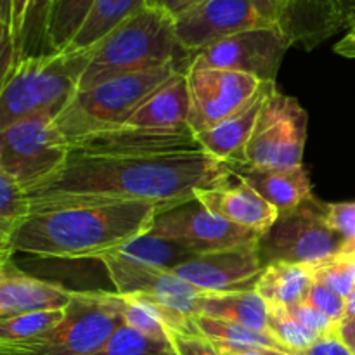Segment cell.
Listing matches in <instances>:
<instances>
[{
    "label": "cell",
    "mask_w": 355,
    "mask_h": 355,
    "mask_svg": "<svg viewBox=\"0 0 355 355\" xmlns=\"http://www.w3.org/2000/svg\"><path fill=\"white\" fill-rule=\"evenodd\" d=\"M54 0H30L24 17L23 30L17 40V58L45 54V31H47L49 10ZM17 61V62H19Z\"/></svg>",
    "instance_id": "33"
},
{
    "label": "cell",
    "mask_w": 355,
    "mask_h": 355,
    "mask_svg": "<svg viewBox=\"0 0 355 355\" xmlns=\"http://www.w3.org/2000/svg\"><path fill=\"white\" fill-rule=\"evenodd\" d=\"M0 26L12 31V0H0Z\"/></svg>",
    "instance_id": "46"
},
{
    "label": "cell",
    "mask_w": 355,
    "mask_h": 355,
    "mask_svg": "<svg viewBox=\"0 0 355 355\" xmlns=\"http://www.w3.org/2000/svg\"><path fill=\"white\" fill-rule=\"evenodd\" d=\"M101 291H75L64 319L31 342L0 347L2 355H92L123 326Z\"/></svg>",
    "instance_id": "7"
},
{
    "label": "cell",
    "mask_w": 355,
    "mask_h": 355,
    "mask_svg": "<svg viewBox=\"0 0 355 355\" xmlns=\"http://www.w3.org/2000/svg\"><path fill=\"white\" fill-rule=\"evenodd\" d=\"M342 324L349 326V328H352V329H354V331H355V321H350V322H342Z\"/></svg>",
    "instance_id": "51"
},
{
    "label": "cell",
    "mask_w": 355,
    "mask_h": 355,
    "mask_svg": "<svg viewBox=\"0 0 355 355\" xmlns=\"http://www.w3.org/2000/svg\"><path fill=\"white\" fill-rule=\"evenodd\" d=\"M314 281L324 284L335 293L349 298L355 288V262L343 257H333L319 266L311 267Z\"/></svg>",
    "instance_id": "35"
},
{
    "label": "cell",
    "mask_w": 355,
    "mask_h": 355,
    "mask_svg": "<svg viewBox=\"0 0 355 355\" xmlns=\"http://www.w3.org/2000/svg\"><path fill=\"white\" fill-rule=\"evenodd\" d=\"M274 90H276V83L263 82L257 96L245 107L236 111L234 114L225 118L215 127L196 135L200 148L214 158L229 163L234 168L245 166V153L248 142L259 123L263 104Z\"/></svg>",
    "instance_id": "17"
},
{
    "label": "cell",
    "mask_w": 355,
    "mask_h": 355,
    "mask_svg": "<svg viewBox=\"0 0 355 355\" xmlns=\"http://www.w3.org/2000/svg\"><path fill=\"white\" fill-rule=\"evenodd\" d=\"M193 321L198 331L217 347H266V349H277L286 352L283 345L267 333L252 331L236 322L208 318V315H194Z\"/></svg>",
    "instance_id": "27"
},
{
    "label": "cell",
    "mask_w": 355,
    "mask_h": 355,
    "mask_svg": "<svg viewBox=\"0 0 355 355\" xmlns=\"http://www.w3.org/2000/svg\"><path fill=\"white\" fill-rule=\"evenodd\" d=\"M64 314L66 309H61V311H38L12 315V318H2L0 319V347L17 345V343L38 338L58 326L64 319Z\"/></svg>",
    "instance_id": "31"
},
{
    "label": "cell",
    "mask_w": 355,
    "mask_h": 355,
    "mask_svg": "<svg viewBox=\"0 0 355 355\" xmlns=\"http://www.w3.org/2000/svg\"><path fill=\"white\" fill-rule=\"evenodd\" d=\"M120 127L155 132L189 130V92L186 71L175 73L172 78L159 85Z\"/></svg>",
    "instance_id": "20"
},
{
    "label": "cell",
    "mask_w": 355,
    "mask_h": 355,
    "mask_svg": "<svg viewBox=\"0 0 355 355\" xmlns=\"http://www.w3.org/2000/svg\"><path fill=\"white\" fill-rule=\"evenodd\" d=\"M236 179V168L203 149L162 155H103L71 149L66 165L30 191L31 214L55 208L151 203L159 214L196 200L200 191Z\"/></svg>",
    "instance_id": "1"
},
{
    "label": "cell",
    "mask_w": 355,
    "mask_h": 355,
    "mask_svg": "<svg viewBox=\"0 0 355 355\" xmlns=\"http://www.w3.org/2000/svg\"><path fill=\"white\" fill-rule=\"evenodd\" d=\"M186 76L189 127L196 135L245 107L263 83L252 75L218 68H189Z\"/></svg>",
    "instance_id": "12"
},
{
    "label": "cell",
    "mask_w": 355,
    "mask_h": 355,
    "mask_svg": "<svg viewBox=\"0 0 355 355\" xmlns=\"http://www.w3.org/2000/svg\"><path fill=\"white\" fill-rule=\"evenodd\" d=\"M217 349L222 355H297L277 349H266V347H217Z\"/></svg>",
    "instance_id": "43"
},
{
    "label": "cell",
    "mask_w": 355,
    "mask_h": 355,
    "mask_svg": "<svg viewBox=\"0 0 355 355\" xmlns=\"http://www.w3.org/2000/svg\"><path fill=\"white\" fill-rule=\"evenodd\" d=\"M288 311H290V314L293 315L300 324H304L309 331L315 333L318 336L329 335V333L340 328V324H336L335 321H331L324 312H321L318 307L309 304L307 300L293 305V307H290Z\"/></svg>",
    "instance_id": "38"
},
{
    "label": "cell",
    "mask_w": 355,
    "mask_h": 355,
    "mask_svg": "<svg viewBox=\"0 0 355 355\" xmlns=\"http://www.w3.org/2000/svg\"><path fill=\"white\" fill-rule=\"evenodd\" d=\"M96 0H54L45 31V54L62 52L71 45L89 17Z\"/></svg>",
    "instance_id": "26"
},
{
    "label": "cell",
    "mask_w": 355,
    "mask_h": 355,
    "mask_svg": "<svg viewBox=\"0 0 355 355\" xmlns=\"http://www.w3.org/2000/svg\"><path fill=\"white\" fill-rule=\"evenodd\" d=\"M28 3L30 0H12V37L17 51V40H19L21 30H23L24 17H26Z\"/></svg>",
    "instance_id": "44"
},
{
    "label": "cell",
    "mask_w": 355,
    "mask_h": 355,
    "mask_svg": "<svg viewBox=\"0 0 355 355\" xmlns=\"http://www.w3.org/2000/svg\"><path fill=\"white\" fill-rule=\"evenodd\" d=\"M149 232L184 246L194 255L259 246L262 239L260 232L211 214L196 200L156 215Z\"/></svg>",
    "instance_id": "11"
},
{
    "label": "cell",
    "mask_w": 355,
    "mask_h": 355,
    "mask_svg": "<svg viewBox=\"0 0 355 355\" xmlns=\"http://www.w3.org/2000/svg\"><path fill=\"white\" fill-rule=\"evenodd\" d=\"M250 2L255 6V9L259 10V14L267 23L277 24L281 16H283V10L286 7L288 0H250Z\"/></svg>",
    "instance_id": "42"
},
{
    "label": "cell",
    "mask_w": 355,
    "mask_h": 355,
    "mask_svg": "<svg viewBox=\"0 0 355 355\" xmlns=\"http://www.w3.org/2000/svg\"><path fill=\"white\" fill-rule=\"evenodd\" d=\"M291 40L277 24L241 31L224 38L189 58V68H218L245 73L260 82L276 83Z\"/></svg>",
    "instance_id": "10"
},
{
    "label": "cell",
    "mask_w": 355,
    "mask_h": 355,
    "mask_svg": "<svg viewBox=\"0 0 355 355\" xmlns=\"http://www.w3.org/2000/svg\"><path fill=\"white\" fill-rule=\"evenodd\" d=\"M31 215L30 194L12 177L0 172V255L7 252L14 232Z\"/></svg>",
    "instance_id": "30"
},
{
    "label": "cell",
    "mask_w": 355,
    "mask_h": 355,
    "mask_svg": "<svg viewBox=\"0 0 355 355\" xmlns=\"http://www.w3.org/2000/svg\"><path fill=\"white\" fill-rule=\"evenodd\" d=\"M314 283L311 267L291 262H270L260 276L255 290L267 304L293 307L307 298Z\"/></svg>",
    "instance_id": "24"
},
{
    "label": "cell",
    "mask_w": 355,
    "mask_h": 355,
    "mask_svg": "<svg viewBox=\"0 0 355 355\" xmlns=\"http://www.w3.org/2000/svg\"><path fill=\"white\" fill-rule=\"evenodd\" d=\"M166 355H177L175 352H173V350H172V352H170V354H166Z\"/></svg>",
    "instance_id": "52"
},
{
    "label": "cell",
    "mask_w": 355,
    "mask_h": 355,
    "mask_svg": "<svg viewBox=\"0 0 355 355\" xmlns=\"http://www.w3.org/2000/svg\"><path fill=\"white\" fill-rule=\"evenodd\" d=\"M338 257H343V259H349L355 262V239H349V241H343L342 248H340Z\"/></svg>",
    "instance_id": "48"
},
{
    "label": "cell",
    "mask_w": 355,
    "mask_h": 355,
    "mask_svg": "<svg viewBox=\"0 0 355 355\" xmlns=\"http://www.w3.org/2000/svg\"><path fill=\"white\" fill-rule=\"evenodd\" d=\"M300 355H354L350 347L347 345L345 340L340 335V328L331 331L329 335L321 336L307 352Z\"/></svg>",
    "instance_id": "40"
},
{
    "label": "cell",
    "mask_w": 355,
    "mask_h": 355,
    "mask_svg": "<svg viewBox=\"0 0 355 355\" xmlns=\"http://www.w3.org/2000/svg\"><path fill=\"white\" fill-rule=\"evenodd\" d=\"M196 201L211 214L260 234H266L279 217V211L238 175L225 186L200 191Z\"/></svg>",
    "instance_id": "19"
},
{
    "label": "cell",
    "mask_w": 355,
    "mask_h": 355,
    "mask_svg": "<svg viewBox=\"0 0 355 355\" xmlns=\"http://www.w3.org/2000/svg\"><path fill=\"white\" fill-rule=\"evenodd\" d=\"M158 208L116 203L35 211L10 238L0 263L16 252L42 259H97L118 252L151 231Z\"/></svg>",
    "instance_id": "2"
},
{
    "label": "cell",
    "mask_w": 355,
    "mask_h": 355,
    "mask_svg": "<svg viewBox=\"0 0 355 355\" xmlns=\"http://www.w3.org/2000/svg\"><path fill=\"white\" fill-rule=\"evenodd\" d=\"M236 322L257 333H269V307L257 290L201 293L198 314Z\"/></svg>",
    "instance_id": "23"
},
{
    "label": "cell",
    "mask_w": 355,
    "mask_h": 355,
    "mask_svg": "<svg viewBox=\"0 0 355 355\" xmlns=\"http://www.w3.org/2000/svg\"><path fill=\"white\" fill-rule=\"evenodd\" d=\"M101 295H103V300L132 329L149 336V338L168 342V328L163 324L158 314L144 300H141L139 297H134V295L107 293V291H101Z\"/></svg>",
    "instance_id": "29"
},
{
    "label": "cell",
    "mask_w": 355,
    "mask_h": 355,
    "mask_svg": "<svg viewBox=\"0 0 355 355\" xmlns=\"http://www.w3.org/2000/svg\"><path fill=\"white\" fill-rule=\"evenodd\" d=\"M340 335H342V338L345 340V343L350 347V350H352L355 355V331L354 329L349 328V326H345V324H340Z\"/></svg>",
    "instance_id": "47"
},
{
    "label": "cell",
    "mask_w": 355,
    "mask_h": 355,
    "mask_svg": "<svg viewBox=\"0 0 355 355\" xmlns=\"http://www.w3.org/2000/svg\"><path fill=\"white\" fill-rule=\"evenodd\" d=\"M168 342L177 355H222L217 347L200 331L168 329Z\"/></svg>",
    "instance_id": "37"
},
{
    "label": "cell",
    "mask_w": 355,
    "mask_h": 355,
    "mask_svg": "<svg viewBox=\"0 0 355 355\" xmlns=\"http://www.w3.org/2000/svg\"><path fill=\"white\" fill-rule=\"evenodd\" d=\"M340 6H342L343 12L349 23H352L355 26V0H338Z\"/></svg>",
    "instance_id": "49"
},
{
    "label": "cell",
    "mask_w": 355,
    "mask_h": 355,
    "mask_svg": "<svg viewBox=\"0 0 355 355\" xmlns=\"http://www.w3.org/2000/svg\"><path fill=\"white\" fill-rule=\"evenodd\" d=\"M336 2H338V0H336ZM338 3H340V2H338ZM340 7H342V6H340ZM342 10H343V9H342ZM343 14H345V12H343Z\"/></svg>",
    "instance_id": "53"
},
{
    "label": "cell",
    "mask_w": 355,
    "mask_h": 355,
    "mask_svg": "<svg viewBox=\"0 0 355 355\" xmlns=\"http://www.w3.org/2000/svg\"><path fill=\"white\" fill-rule=\"evenodd\" d=\"M101 262L106 267L116 293L151 298L187 318H194L198 314L201 291L186 283L173 270L148 266L127 259L120 253H110L103 257Z\"/></svg>",
    "instance_id": "14"
},
{
    "label": "cell",
    "mask_w": 355,
    "mask_h": 355,
    "mask_svg": "<svg viewBox=\"0 0 355 355\" xmlns=\"http://www.w3.org/2000/svg\"><path fill=\"white\" fill-rule=\"evenodd\" d=\"M307 113L295 97L274 90L267 97L245 153V166L290 170L304 165Z\"/></svg>",
    "instance_id": "9"
},
{
    "label": "cell",
    "mask_w": 355,
    "mask_h": 355,
    "mask_svg": "<svg viewBox=\"0 0 355 355\" xmlns=\"http://www.w3.org/2000/svg\"><path fill=\"white\" fill-rule=\"evenodd\" d=\"M201 0H146L144 6L151 7V9L159 10L165 16H168L170 19H175L180 14H184L186 10H189L191 7L196 6Z\"/></svg>",
    "instance_id": "41"
},
{
    "label": "cell",
    "mask_w": 355,
    "mask_h": 355,
    "mask_svg": "<svg viewBox=\"0 0 355 355\" xmlns=\"http://www.w3.org/2000/svg\"><path fill=\"white\" fill-rule=\"evenodd\" d=\"M90 58L92 49L21 59L0 78V130L38 114L58 118L78 92Z\"/></svg>",
    "instance_id": "4"
},
{
    "label": "cell",
    "mask_w": 355,
    "mask_h": 355,
    "mask_svg": "<svg viewBox=\"0 0 355 355\" xmlns=\"http://www.w3.org/2000/svg\"><path fill=\"white\" fill-rule=\"evenodd\" d=\"M305 300H307L309 304L314 305V307H318L321 312H324V314L328 315L331 321H335L336 324H342L343 319H345L347 298L335 293V291L329 290L324 284L318 283V281L312 283Z\"/></svg>",
    "instance_id": "36"
},
{
    "label": "cell",
    "mask_w": 355,
    "mask_h": 355,
    "mask_svg": "<svg viewBox=\"0 0 355 355\" xmlns=\"http://www.w3.org/2000/svg\"><path fill=\"white\" fill-rule=\"evenodd\" d=\"M350 321H355V288L352 293L349 295V298H347V311H345V319H343V322H350Z\"/></svg>",
    "instance_id": "50"
},
{
    "label": "cell",
    "mask_w": 355,
    "mask_h": 355,
    "mask_svg": "<svg viewBox=\"0 0 355 355\" xmlns=\"http://www.w3.org/2000/svg\"><path fill=\"white\" fill-rule=\"evenodd\" d=\"M269 307V333L290 354H304L318 342L321 336L309 331L304 324L290 314L288 307L267 304Z\"/></svg>",
    "instance_id": "32"
},
{
    "label": "cell",
    "mask_w": 355,
    "mask_h": 355,
    "mask_svg": "<svg viewBox=\"0 0 355 355\" xmlns=\"http://www.w3.org/2000/svg\"><path fill=\"white\" fill-rule=\"evenodd\" d=\"M146 0H96L82 30L66 51H89L96 47L125 19L144 7Z\"/></svg>",
    "instance_id": "25"
},
{
    "label": "cell",
    "mask_w": 355,
    "mask_h": 355,
    "mask_svg": "<svg viewBox=\"0 0 355 355\" xmlns=\"http://www.w3.org/2000/svg\"><path fill=\"white\" fill-rule=\"evenodd\" d=\"M266 270L259 246L229 252L194 255L180 263L173 272L201 293H231L255 290Z\"/></svg>",
    "instance_id": "15"
},
{
    "label": "cell",
    "mask_w": 355,
    "mask_h": 355,
    "mask_svg": "<svg viewBox=\"0 0 355 355\" xmlns=\"http://www.w3.org/2000/svg\"><path fill=\"white\" fill-rule=\"evenodd\" d=\"M0 319L38 311H61L75 290L37 279L17 269L10 260L0 263Z\"/></svg>",
    "instance_id": "18"
},
{
    "label": "cell",
    "mask_w": 355,
    "mask_h": 355,
    "mask_svg": "<svg viewBox=\"0 0 355 355\" xmlns=\"http://www.w3.org/2000/svg\"><path fill=\"white\" fill-rule=\"evenodd\" d=\"M71 142L49 114L24 118L0 130V172L30 193L68 162Z\"/></svg>",
    "instance_id": "6"
},
{
    "label": "cell",
    "mask_w": 355,
    "mask_h": 355,
    "mask_svg": "<svg viewBox=\"0 0 355 355\" xmlns=\"http://www.w3.org/2000/svg\"><path fill=\"white\" fill-rule=\"evenodd\" d=\"M71 149L103 155H162V153L201 149L193 130L155 132L142 128L116 127L85 135L71 144Z\"/></svg>",
    "instance_id": "16"
},
{
    "label": "cell",
    "mask_w": 355,
    "mask_h": 355,
    "mask_svg": "<svg viewBox=\"0 0 355 355\" xmlns=\"http://www.w3.org/2000/svg\"><path fill=\"white\" fill-rule=\"evenodd\" d=\"M168 64H179L187 71L189 54L177 42L173 21L144 6L92 47L78 90Z\"/></svg>",
    "instance_id": "3"
},
{
    "label": "cell",
    "mask_w": 355,
    "mask_h": 355,
    "mask_svg": "<svg viewBox=\"0 0 355 355\" xmlns=\"http://www.w3.org/2000/svg\"><path fill=\"white\" fill-rule=\"evenodd\" d=\"M113 253H120V255L127 257V259L170 270H173L177 266L187 262V260L194 257V253H191L184 246L177 245V243L170 241V239L151 234V232L134 239L127 246Z\"/></svg>",
    "instance_id": "28"
},
{
    "label": "cell",
    "mask_w": 355,
    "mask_h": 355,
    "mask_svg": "<svg viewBox=\"0 0 355 355\" xmlns=\"http://www.w3.org/2000/svg\"><path fill=\"white\" fill-rule=\"evenodd\" d=\"M179 71H184L182 66L168 64L78 90L55 118V125L71 144L85 135L120 127L141 103Z\"/></svg>",
    "instance_id": "5"
},
{
    "label": "cell",
    "mask_w": 355,
    "mask_h": 355,
    "mask_svg": "<svg viewBox=\"0 0 355 355\" xmlns=\"http://www.w3.org/2000/svg\"><path fill=\"white\" fill-rule=\"evenodd\" d=\"M236 175L250 184L279 214L293 210L314 196L304 165L290 170L239 166L236 168Z\"/></svg>",
    "instance_id": "22"
},
{
    "label": "cell",
    "mask_w": 355,
    "mask_h": 355,
    "mask_svg": "<svg viewBox=\"0 0 355 355\" xmlns=\"http://www.w3.org/2000/svg\"><path fill=\"white\" fill-rule=\"evenodd\" d=\"M172 345L165 340H155L123 324L103 349L92 355H166L172 352Z\"/></svg>",
    "instance_id": "34"
},
{
    "label": "cell",
    "mask_w": 355,
    "mask_h": 355,
    "mask_svg": "<svg viewBox=\"0 0 355 355\" xmlns=\"http://www.w3.org/2000/svg\"><path fill=\"white\" fill-rule=\"evenodd\" d=\"M343 238L326 220V203L314 196L300 207L279 214L262 234L260 255L267 263L291 262L315 267L338 255Z\"/></svg>",
    "instance_id": "8"
},
{
    "label": "cell",
    "mask_w": 355,
    "mask_h": 355,
    "mask_svg": "<svg viewBox=\"0 0 355 355\" xmlns=\"http://www.w3.org/2000/svg\"><path fill=\"white\" fill-rule=\"evenodd\" d=\"M345 14L336 0H288L277 26L291 44L311 49L347 24Z\"/></svg>",
    "instance_id": "21"
},
{
    "label": "cell",
    "mask_w": 355,
    "mask_h": 355,
    "mask_svg": "<svg viewBox=\"0 0 355 355\" xmlns=\"http://www.w3.org/2000/svg\"><path fill=\"white\" fill-rule=\"evenodd\" d=\"M335 52L345 58H355V26L335 45Z\"/></svg>",
    "instance_id": "45"
},
{
    "label": "cell",
    "mask_w": 355,
    "mask_h": 355,
    "mask_svg": "<svg viewBox=\"0 0 355 355\" xmlns=\"http://www.w3.org/2000/svg\"><path fill=\"white\" fill-rule=\"evenodd\" d=\"M326 220L343 241L355 239V203H326Z\"/></svg>",
    "instance_id": "39"
},
{
    "label": "cell",
    "mask_w": 355,
    "mask_h": 355,
    "mask_svg": "<svg viewBox=\"0 0 355 355\" xmlns=\"http://www.w3.org/2000/svg\"><path fill=\"white\" fill-rule=\"evenodd\" d=\"M267 23L250 0H201L173 19L177 42L189 58L224 38Z\"/></svg>",
    "instance_id": "13"
}]
</instances>
